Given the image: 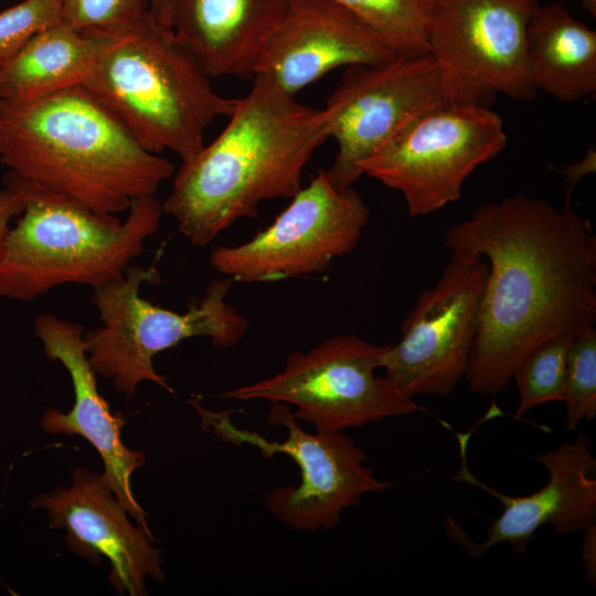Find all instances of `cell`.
Instances as JSON below:
<instances>
[{"mask_svg": "<svg viewBox=\"0 0 596 596\" xmlns=\"http://www.w3.org/2000/svg\"><path fill=\"white\" fill-rule=\"evenodd\" d=\"M369 217L358 191L336 185L319 170L269 226L243 244L216 247L210 263L243 283L320 273L356 246Z\"/></svg>", "mask_w": 596, "mask_h": 596, "instance_id": "obj_11", "label": "cell"}, {"mask_svg": "<svg viewBox=\"0 0 596 596\" xmlns=\"http://www.w3.org/2000/svg\"><path fill=\"white\" fill-rule=\"evenodd\" d=\"M116 35L61 22L42 30L0 68V102H28L82 85Z\"/></svg>", "mask_w": 596, "mask_h": 596, "instance_id": "obj_20", "label": "cell"}, {"mask_svg": "<svg viewBox=\"0 0 596 596\" xmlns=\"http://www.w3.org/2000/svg\"><path fill=\"white\" fill-rule=\"evenodd\" d=\"M0 161L19 178L99 214L155 196L173 164L142 148L81 85L0 102Z\"/></svg>", "mask_w": 596, "mask_h": 596, "instance_id": "obj_3", "label": "cell"}, {"mask_svg": "<svg viewBox=\"0 0 596 596\" xmlns=\"http://www.w3.org/2000/svg\"><path fill=\"white\" fill-rule=\"evenodd\" d=\"M449 103L430 53L347 67L324 107L329 138L338 145L329 178L340 188L352 187L370 156L418 116Z\"/></svg>", "mask_w": 596, "mask_h": 596, "instance_id": "obj_13", "label": "cell"}, {"mask_svg": "<svg viewBox=\"0 0 596 596\" xmlns=\"http://www.w3.org/2000/svg\"><path fill=\"white\" fill-rule=\"evenodd\" d=\"M371 30L398 57L429 53L428 30L439 0H336Z\"/></svg>", "mask_w": 596, "mask_h": 596, "instance_id": "obj_21", "label": "cell"}, {"mask_svg": "<svg viewBox=\"0 0 596 596\" xmlns=\"http://www.w3.org/2000/svg\"><path fill=\"white\" fill-rule=\"evenodd\" d=\"M396 57L373 30L336 0H288L255 74L267 75L296 96L338 67L382 65Z\"/></svg>", "mask_w": 596, "mask_h": 596, "instance_id": "obj_17", "label": "cell"}, {"mask_svg": "<svg viewBox=\"0 0 596 596\" xmlns=\"http://www.w3.org/2000/svg\"><path fill=\"white\" fill-rule=\"evenodd\" d=\"M63 22L89 33L118 35L149 11V0H56Z\"/></svg>", "mask_w": 596, "mask_h": 596, "instance_id": "obj_24", "label": "cell"}, {"mask_svg": "<svg viewBox=\"0 0 596 596\" xmlns=\"http://www.w3.org/2000/svg\"><path fill=\"white\" fill-rule=\"evenodd\" d=\"M582 561L586 578L590 585L596 583V524L584 530Z\"/></svg>", "mask_w": 596, "mask_h": 596, "instance_id": "obj_27", "label": "cell"}, {"mask_svg": "<svg viewBox=\"0 0 596 596\" xmlns=\"http://www.w3.org/2000/svg\"><path fill=\"white\" fill-rule=\"evenodd\" d=\"M488 272L482 257L449 251L440 277L419 295L382 360L385 377L403 394L447 397L465 376Z\"/></svg>", "mask_w": 596, "mask_h": 596, "instance_id": "obj_12", "label": "cell"}, {"mask_svg": "<svg viewBox=\"0 0 596 596\" xmlns=\"http://www.w3.org/2000/svg\"><path fill=\"white\" fill-rule=\"evenodd\" d=\"M541 0H439L428 30L453 103L490 108L498 95L538 93L526 64V31Z\"/></svg>", "mask_w": 596, "mask_h": 596, "instance_id": "obj_10", "label": "cell"}, {"mask_svg": "<svg viewBox=\"0 0 596 596\" xmlns=\"http://www.w3.org/2000/svg\"><path fill=\"white\" fill-rule=\"evenodd\" d=\"M191 404L203 425L225 443L251 445L265 457L285 454L297 464L298 485L275 487L264 498L269 512L294 530H331L343 511L358 504L362 496L383 492L392 485L375 477L365 465V454L351 437L343 432L307 433L288 404L275 403L268 414L270 425H281L287 430L281 443L236 427L228 412L207 411L195 401Z\"/></svg>", "mask_w": 596, "mask_h": 596, "instance_id": "obj_8", "label": "cell"}, {"mask_svg": "<svg viewBox=\"0 0 596 596\" xmlns=\"http://www.w3.org/2000/svg\"><path fill=\"white\" fill-rule=\"evenodd\" d=\"M216 138L177 171L163 213L203 247L262 202L291 199L305 167L329 138L326 109L304 105L257 73Z\"/></svg>", "mask_w": 596, "mask_h": 596, "instance_id": "obj_2", "label": "cell"}, {"mask_svg": "<svg viewBox=\"0 0 596 596\" xmlns=\"http://www.w3.org/2000/svg\"><path fill=\"white\" fill-rule=\"evenodd\" d=\"M565 428L576 430L582 421L596 417V329L587 326L579 330L572 343L565 398Z\"/></svg>", "mask_w": 596, "mask_h": 596, "instance_id": "obj_23", "label": "cell"}, {"mask_svg": "<svg viewBox=\"0 0 596 596\" xmlns=\"http://www.w3.org/2000/svg\"><path fill=\"white\" fill-rule=\"evenodd\" d=\"M445 246L489 267L465 377L481 397L505 391L544 340L596 321V238L570 202L513 194L449 227Z\"/></svg>", "mask_w": 596, "mask_h": 596, "instance_id": "obj_1", "label": "cell"}, {"mask_svg": "<svg viewBox=\"0 0 596 596\" xmlns=\"http://www.w3.org/2000/svg\"><path fill=\"white\" fill-rule=\"evenodd\" d=\"M577 332H562L532 349L517 366L512 379L519 393L515 417L547 402L565 398L568 355Z\"/></svg>", "mask_w": 596, "mask_h": 596, "instance_id": "obj_22", "label": "cell"}, {"mask_svg": "<svg viewBox=\"0 0 596 596\" xmlns=\"http://www.w3.org/2000/svg\"><path fill=\"white\" fill-rule=\"evenodd\" d=\"M288 0H173L171 30L210 77L251 78Z\"/></svg>", "mask_w": 596, "mask_h": 596, "instance_id": "obj_18", "label": "cell"}, {"mask_svg": "<svg viewBox=\"0 0 596 596\" xmlns=\"http://www.w3.org/2000/svg\"><path fill=\"white\" fill-rule=\"evenodd\" d=\"M456 436L462 464L454 478L478 486L499 499L503 507L481 543L468 540L453 518H446L447 534L472 557L482 556L502 542L522 554L534 533L547 524L560 535L584 531L596 524V459L584 433L578 434L573 443H562L535 457L547 471L549 481L536 492L521 497L507 496L477 480L466 464L470 433H457Z\"/></svg>", "mask_w": 596, "mask_h": 596, "instance_id": "obj_14", "label": "cell"}, {"mask_svg": "<svg viewBox=\"0 0 596 596\" xmlns=\"http://www.w3.org/2000/svg\"><path fill=\"white\" fill-rule=\"evenodd\" d=\"M526 64L536 92L565 102L596 93V32L565 4H540L526 31Z\"/></svg>", "mask_w": 596, "mask_h": 596, "instance_id": "obj_19", "label": "cell"}, {"mask_svg": "<svg viewBox=\"0 0 596 596\" xmlns=\"http://www.w3.org/2000/svg\"><path fill=\"white\" fill-rule=\"evenodd\" d=\"M173 0H149V12L162 26L171 29Z\"/></svg>", "mask_w": 596, "mask_h": 596, "instance_id": "obj_28", "label": "cell"}, {"mask_svg": "<svg viewBox=\"0 0 596 596\" xmlns=\"http://www.w3.org/2000/svg\"><path fill=\"white\" fill-rule=\"evenodd\" d=\"M593 15H596V0H577Z\"/></svg>", "mask_w": 596, "mask_h": 596, "instance_id": "obj_29", "label": "cell"}, {"mask_svg": "<svg viewBox=\"0 0 596 596\" xmlns=\"http://www.w3.org/2000/svg\"><path fill=\"white\" fill-rule=\"evenodd\" d=\"M33 327L44 354L65 368L74 391L71 411L62 413L47 408L40 419V426L51 435H77L86 439L99 454L103 476L118 502L140 528L153 536L148 514L131 490V476L145 465V454L124 444L121 429L126 419L120 413H111L98 392L97 374L87 358L83 326L42 313L35 318Z\"/></svg>", "mask_w": 596, "mask_h": 596, "instance_id": "obj_16", "label": "cell"}, {"mask_svg": "<svg viewBox=\"0 0 596 596\" xmlns=\"http://www.w3.org/2000/svg\"><path fill=\"white\" fill-rule=\"evenodd\" d=\"M23 206L22 194L14 187L6 184V188L0 191V255L11 227L10 223L22 213Z\"/></svg>", "mask_w": 596, "mask_h": 596, "instance_id": "obj_26", "label": "cell"}, {"mask_svg": "<svg viewBox=\"0 0 596 596\" xmlns=\"http://www.w3.org/2000/svg\"><path fill=\"white\" fill-rule=\"evenodd\" d=\"M63 22L56 0H23L0 12V68L36 33Z\"/></svg>", "mask_w": 596, "mask_h": 596, "instance_id": "obj_25", "label": "cell"}, {"mask_svg": "<svg viewBox=\"0 0 596 596\" xmlns=\"http://www.w3.org/2000/svg\"><path fill=\"white\" fill-rule=\"evenodd\" d=\"M210 76L148 11L116 35L82 83L146 150L187 162L204 147L206 128L228 117L237 98L220 95Z\"/></svg>", "mask_w": 596, "mask_h": 596, "instance_id": "obj_4", "label": "cell"}, {"mask_svg": "<svg viewBox=\"0 0 596 596\" xmlns=\"http://www.w3.org/2000/svg\"><path fill=\"white\" fill-rule=\"evenodd\" d=\"M24 206L0 255V297L33 300L64 284L93 289L120 278L158 230L162 203L137 199L121 221L25 181L12 172Z\"/></svg>", "mask_w": 596, "mask_h": 596, "instance_id": "obj_5", "label": "cell"}, {"mask_svg": "<svg viewBox=\"0 0 596 596\" xmlns=\"http://www.w3.org/2000/svg\"><path fill=\"white\" fill-rule=\"evenodd\" d=\"M387 347L353 334L334 336L308 352L290 353L279 373L227 391L221 397L294 405L298 421L328 432L413 414L418 409L413 397L386 377L375 375Z\"/></svg>", "mask_w": 596, "mask_h": 596, "instance_id": "obj_7", "label": "cell"}, {"mask_svg": "<svg viewBox=\"0 0 596 596\" xmlns=\"http://www.w3.org/2000/svg\"><path fill=\"white\" fill-rule=\"evenodd\" d=\"M0 147H1V134H0Z\"/></svg>", "mask_w": 596, "mask_h": 596, "instance_id": "obj_30", "label": "cell"}, {"mask_svg": "<svg viewBox=\"0 0 596 596\" xmlns=\"http://www.w3.org/2000/svg\"><path fill=\"white\" fill-rule=\"evenodd\" d=\"M156 279L153 268L130 265L120 278L94 289L92 296L102 324L84 333L87 358L95 373L111 381L126 398H131L142 382L174 392L153 366L158 353L194 337L228 348L248 327L226 300L233 281L230 277L213 280L202 300L182 313L140 296L141 284Z\"/></svg>", "mask_w": 596, "mask_h": 596, "instance_id": "obj_6", "label": "cell"}, {"mask_svg": "<svg viewBox=\"0 0 596 596\" xmlns=\"http://www.w3.org/2000/svg\"><path fill=\"white\" fill-rule=\"evenodd\" d=\"M30 505L46 512L51 529L65 531L71 552L93 565L108 560V579L117 594L145 596L147 578L164 581L155 536L128 519L103 472L75 468L70 487L39 493Z\"/></svg>", "mask_w": 596, "mask_h": 596, "instance_id": "obj_15", "label": "cell"}, {"mask_svg": "<svg viewBox=\"0 0 596 596\" xmlns=\"http://www.w3.org/2000/svg\"><path fill=\"white\" fill-rule=\"evenodd\" d=\"M505 145L503 121L491 108L449 103L402 128L361 170L400 192L411 216H425L459 200L468 177Z\"/></svg>", "mask_w": 596, "mask_h": 596, "instance_id": "obj_9", "label": "cell"}]
</instances>
